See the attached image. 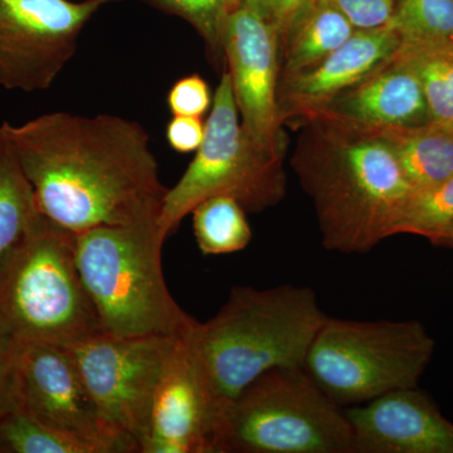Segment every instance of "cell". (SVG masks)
Segmentation results:
<instances>
[{"label":"cell","instance_id":"cell-1","mask_svg":"<svg viewBox=\"0 0 453 453\" xmlns=\"http://www.w3.org/2000/svg\"><path fill=\"white\" fill-rule=\"evenodd\" d=\"M38 211L73 234L101 226L159 223L168 193L138 121L57 111L4 122Z\"/></svg>","mask_w":453,"mask_h":453},{"label":"cell","instance_id":"cell-2","mask_svg":"<svg viewBox=\"0 0 453 453\" xmlns=\"http://www.w3.org/2000/svg\"><path fill=\"white\" fill-rule=\"evenodd\" d=\"M291 166L329 251L366 253L395 235L414 192L383 127L325 112L299 122Z\"/></svg>","mask_w":453,"mask_h":453},{"label":"cell","instance_id":"cell-3","mask_svg":"<svg viewBox=\"0 0 453 453\" xmlns=\"http://www.w3.org/2000/svg\"><path fill=\"white\" fill-rule=\"evenodd\" d=\"M326 318L308 286H234L219 311L196 321L186 338L223 412L265 372L303 366Z\"/></svg>","mask_w":453,"mask_h":453},{"label":"cell","instance_id":"cell-4","mask_svg":"<svg viewBox=\"0 0 453 453\" xmlns=\"http://www.w3.org/2000/svg\"><path fill=\"white\" fill-rule=\"evenodd\" d=\"M0 329L18 344L73 347L103 333L76 261V234L38 213L0 258Z\"/></svg>","mask_w":453,"mask_h":453},{"label":"cell","instance_id":"cell-5","mask_svg":"<svg viewBox=\"0 0 453 453\" xmlns=\"http://www.w3.org/2000/svg\"><path fill=\"white\" fill-rule=\"evenodd\" d=\"M159 223L101 226L76 234V261L103 333L183 338L196 320L164 279Z\"/></svg>","mask_w":453,"mask_h":453},{"label":"cell","instance_id":"cell-6","mask_svg":"<svg viewBox=\"0 0 453 453\" xmlns=\"http://www.w3.org/2000/svg\"><path fill=\"white\" fill-rule=\"evenodd\" d=\"M214 453H353V432L303 366L273 369L226 405Z\"/></svg>","mask_w":453,"mask_h":453},{"label":"cell","instance_id":"cell-7","mask_svg":"<svg viewBox=\"0 0 453 453\" xmlns=\"http://www.w3.org/2000/svg\"><path fill=\"white\" fill-rule=\"evenodd\" d=\"M436 342L419 321H357L327 316L303 369L340 408L418 387Z\"/></svg>","mask_w":453,"mask_h":453},{"label":"cell","instance_id":"cell-8","mask_svg":"<svg viewBox=\"0 0 453 453\" xmlns=\"http://www.w3.org/2000/svg\"><path fill=\"white\" fill-rule=\"evenodd\" d=\"M214 196H232L249 211L275 207L286 196L283 157L262 150L247 135L226 68L205 121L204 140L164 198L159 217L164 235L172 234L196 204Z\"/></svg>","mask_w":453,"mask_h":453},{"label":"cell","instance_id":"cell-9","mask_svg":"<svg viewBox=\"0 0 453 453\" xmlns=\"http://www.w3.org/2000/svg\"><path fill=\"white\" fill-rule=\"evenodd\" d=\"M179 338L100 333L70 348L107 427L142 453L155 390Z\"/></svg>","mask_w":453,"mask_h":453},{"label":"cell","instance_id":"cell-10","mask_svg":"<svg viewBox=\"0 0 453 453\" xmlns=\"http://www.w3.org/2000/svg\"><path fill=\"white\" fill-rule=\"evenodd\" d=\"M112 0H0V86L49 89L77 50L83 28Z\"/></svg>","mask_w":453,"mask_h":453},{"label":"cell","instance_id":"cell-11","mask_svg":"<svg viewBox=\"0 0 453 453\" xmlns=\"http://www.w3.org/2000/svg\"><path fill=\"white\" fill-rule=\"evenodd\" d=\"M222 50L244 131L262 150L285 157L280 35L255 0H240L226 17Z\"/></svg>","mask_w":453,"mask_h":453},{"label":"cell","instance_id":"cell-12","mask_svg":"<svg viewBox=\"0 0 453 453\" xmlns=\"http://www.w3.org/2000/svg\"><path fill=\"white\" fill-rule=\"evenodd\" d=\"M14 393L18 410L88 443L96 453L135 452L101 418L68 347L19 344Z\"/></svg>","mask_w":453,"mask_h":453},{"label":"cell","instance_id":"cell-13","mask_svg":"<svg viewBox=\"0 0 453 453\" xmlns=\"http://www.w3.org/2000/svg\"><path fill=\"white\" fill-rule=\"evenodd\" d=\"M220 416L186 336L177 339L155 390L142 453H214Z\"/></svg>","mask_w":453,"mask_h":453},{"label":"cell","instance_id":"cell-14","mask_svg":"<svg viewBox=\"0 0 453 453\" xmlns=\"http://www.w3.org/2000/svg\"><path fill=\"white\" fill-rule=\"evenodd\" d=\"M353 453H453V423L418 387L344 411Z\"/></svg>","mask_w":453,"mask_h":453},{"label":"cell","instance_id":"cell-15","mask_svg":"<svg viewBox=\"0 0 453 453\" xmlns=\"http://www.w3.org/2000/svg\"><path fill=\"white\" fill-rule=\"evenodd\" d=\"M398 33L389 26L356 31L320 64L280 79L279 105L283 122L299 124L320 111L334 97L368 76L401 47Z\"/></svg>","mask_w":453,"mask_h":453},{"label":"cell","instance_id":"cell-16","mask_svg":"<svg viewBox=\"0 0 453 453\" xmlns=\"http://www.w3.org/2000/svg\"><path fill=\"white\" fill-rule=\"evenodd\" d=\"M318 112L384 129L432 122L418 76L399 50Z\"/></svg>","mask_w":453,"mask_h":453},{"label":"cell","instance_id":"cell-17","mask_svg":"<svg viewBox=\"0 0 453 453\" xmlns=\"http://www.w3.org/2000/svg\"><path fill=\"white\" fill-rule=\"evenodd\" d=\"M356 31L330 0H312L292 18L280 37V79L320 64Z\"/></svg>","mask_w":453,"mask_h":453},{"label":"cell","instance_id":"cell-18","mask_svg":"<svg viewBox=\"0 0 453 453\" xmlns=\"http://www.w3.org/2000/svg\"><path fill=\"white\" fill-rule=\"evenodd\" d=\"M384 130L414 190L427 189L452 177L451 125L429 122L419 127Z\"/></svg>","mask_w":453,"mask_h":453},{"label":"cell","instance_id":"cell-19","mask_svg":"<svg viewBox=\"0 0 453 453\" xmlns=\"http://www.w3.org/2000/svg\"><path fill=\"white\" fill-rule=\"evenodd\" d=\"M38 213L35 190L3 122L0 125V258L22 237Z\"/></svg>","mask_w":453,"mask_h":453},{"label":"cell","instance_id":"cell-20","mask_svg":"<svg viewBox=\"0 0 453 453\" xmlns=\"http://www.w3.org/2000/svg\"><path fill=\"white\" fill-rule=\"evenodd\" d=\"M246 210L229 196H214L196 204L193 228L199 251L205 256L242 251L252 240Z\"/></svg>","mask_w":453,"mask_h":453},{"label":"cell","instance_id":"cell-21","mask_svg":"<svg viewBox=\"0 0 453 453\" xmlns=\"http://www.w3.org/2000/svg\"><path fill=\"white\" fill-rule=\"evenodd\" d=\"M399 52L412 65L434 124L453 125V46L402 42Z\"/></svg>","mask_w":453,"mask_h":453},{"label":"cell","instance_id":"cell-22","mask_svg":"<svg viewBox=\"0 0 453 453\" xmlns=\"http://www.w3.org/2000/svg\"><path fill=\"white\" fill-rule=\"evenodd\" d=\"M0 453H96L79 438L14 408L0 417Z\"/></svg>","mask_w":453,"mask_h":453},{"label":"cell","instance_id":"cell-23","mask_svg":"<svg viewBox=\"0 0 453 453\" xmlns=\"http://www.w3.org/2000/svg\"><path fill=\"white\" fill-rule=\"evenodd\" d=\"M389 27L403 43L453 46V0H396Z\"/></svg>","mask_w":453,"mask_h":453},{"label":"cell","instance_id":"cell-24","mask_svg":"<svg viewBox=\"0 0 453 453\" xmlns=\"http://www.w3.org/2000/svg\"><path fill=\"white\" fill-rule=\"evenodd\" d=\"M453 225V175L437 186L414 190L396 223V234L421 235L431 241Z\"/></svg>","mask_w":453,"mask_h":453},{"label":"cell","instance_id":"cell-25","mask_svg":"<svg viewBox=\"0 0 453 453\" xmlns=\"http://www.w3.org/2000/svg\"><path fill=\"white\" fill-rule=\"evenodd\" d=\"M121 0H112V3ZM186 20L201 35L213 58L225 59L222 50V28L226 17L240 0H142Z\"/></svg>","mask_w":453,"mask_h":453},{"label":"cell","instance_id":"cell-26","mask_svg":"<svg viewBox=\"0 0 453 453\" xmlns=\"http://www.w3.org/2000/svg\"><path fill=\"white\" fill-rule=\"evenodd\" d=\"M213 96L210 86L202 76L189 74L183 79H179L170 88L166 104L173 116L202 118L204 113L210 111Z\"/></svg>","mask_w":453,"mask_h":453},{"label":"cell","instance_id":"cell-27","mask_svg":"<svg viewBox=\"0 0 453 453\" xmlns=\"http://www.w3.org/2000/svg\"><path fill=\"white\" fill-rule=\"evenodd\" d=\"M356 27L357 31L389 26L396 0H330Z\"/></svg>","mask_w":453,"mask_h":453},{"label":"cell","instance_id":"cell-28","mask_svg":"<svg viewBox=\"0 0 453 453\" xmlns=\"http://www.w3.org/2000/svg\"><path fill=\"white\" fill-rule=\"evenodd\" d=\"M205 122L196 116L174 115L168 122L165 138L170 148L180 154L196 151L204 140Z\"/></svg>","mask_w":453,"mask_h":453},{"label":"cell","instance_id":"cell-29","mask_svg":"<svg viewBox=\"0 0 453 453\" xmlns=\"http://www.w3.org/2000/svg\"><path fill=\"white\" fill-rule=\"evenodd\" d=\"M19 344L0 329V417L16 408V365Z\"/></svg>","mask_w":453,"mask_h":453},{"label":"cell","instance_id":"cell-30","mask_svg":"<svg viewBox=\"0 0 453 453\" xmlns=\"http://www.w3.org/2000/svg\"><path fill=\"white\" fill-rule=\"evenodd\" d=\"M265 16L276 27L280 37L292 18L312 0H255Z\"/></svg>","mask_w":453,"mask_h":453},{"label":"cell","instance_id":"cell-31","mask_svg":"<svg viewBox=\"0 0 453 453\" xmlns=\"http://www.w3.org/2000/svg\"><path fill=\"white\" fill-rule=\"evenodd\" d=\"M431 243L434 246L449 247L453 249V225L447 226L442 232H440L436 237L432 238Z\"/></svg>","mask_w":453,"mask_h":453},{"label":"cell","instance_id":"cell-32","mask_svg":"<svg viewBox=\"0 0 453 453\" xmlns=\"http://www.w3.org/2000/svg\"><path fill=\"white\" fill-rule=\"evenodd\" d=\"M452 127H453V125H452Z\"/></svg>","mask_w":453,"mask_h":453}]
</instances>
